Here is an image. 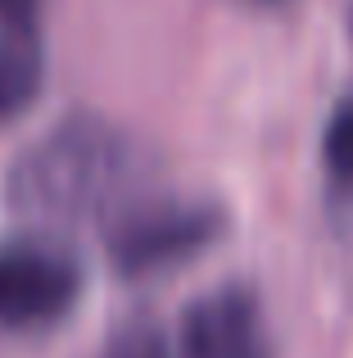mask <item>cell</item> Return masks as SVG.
<instances>
[{
  "label": "cell",
  "instance_id": "cell-1",
  "mask_svg": "<svg viewBox=\"0 0 353 358\" xmlns=\"http://www.w3.org/2000/svg\"><path fill=\"white\" fill-rule=\"evenodd\" d=\"M150 159L118 122L73 114L32 141L5 173V195L36 222L114 218L145 195Z\"/></svg>",
  "mask_w": 353,
  "mask_h": 358
},
{
  "label": "cell",
  "instance_id": "cell-2",
  "mask_svg": "<svg viewBox=\"0 0 353 358\" xmlns=\"http://www.w3.org/2000/svg\"><path fill=\"white\" fill-rule=\"evenodd\" d=\"M227 231V209L190 195H141L123 213L109 218V254L123 272H150L163 263H181Z\"/></svg>",
  "mask_w": 353,
  "mask_h": 358
},
{
  "label": "cell",
  "instance_id": "cell-3",
  "mask_svg": "<svg viewBox=\"0 0 353 358\" xmlns=\"http://www.w3.org/2000/svg\"><path fill=\"white\" fill-rule=\"evenodd\" d=\"M82 295V263L50 236L0 241V322L45 327Z\"/></svg>",
  "mask_w": 353,
  "mask_h": 358
},
{
  "label": "cell",
  "instance_id": "cell-4",
  "mask_svg": "<svg viewBox=\"0 0 353 358\" xmlns=\"http://www.w3.org/2000/svg\"><path fill=\"white\" fill-rule=\"evenodd\" d=\"M168 358H272L258 295L240 281L195 295L168 327Z\"/></svg>",
  "mask_w": 353,
  "mask_h": 358
},
{
  "label": "cell",
  "instance_id": "cell-5",
  "mask_svg": "<svg viewBox=\"0 0 353 358\" xmlns=\"http://www.w3.org/2000/svg\"><path fill=\"white\" fill-rule=\"evenodd\" d=\"M41 73H45V50L36 27L0 32V118L32 105V96L41 91Z\"/></svg>",
  "mask_w": 353,
  "mask_h": 358
},
{
  "label": "cell",
  "instance_id": "cell-6",
  "mask_svg": "<svg viewBox=\"0 0 353 358\" xmlns=\"http://www.w3.org/2000/svg\"><path fill=\"white\" fill-rule=\"evenodd\" d=\"M322 173L336 200H353V91L336 100L322 131Z\"/></svg>",
  "mask_w": 353,
  "mask_h": 358
},
{
  "label": "cell",
  "instance_id": "cell-7",
  "mask_svg": "<svg viewBox=\"0 0 353 358\" xmlns=\"http://www.w3.org/2000/svg\"><path fill=\"white\" fill-rule=\"evenodd\" d=\"M105 358H168V327L159 317H132L114 331Z\"/></svg>",
  "mask_w": 353,
  "mask_h": 358
},
{
  "label": "cell",
  "instance_id": "cell-8",
  "mask_svg": "<svg viewBox=\"0 0 353 358\" xmlns=\"http://www.w3.org/2000/svg\"><path fill=\"white\" fill-rule=\"evenodd\" d=\"M41 0H0V32H27L36 27Z\"/></svg>",
  "mask_w": 353,
  "mask_h": 358
}]
</instances>
